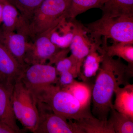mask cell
<instances>
[{"label":"cell","instance_id":"cell-1","mask_svg":"<svg viewBox=\"0 0 133 133\" xmlns=\"http://www.w3.org/2000/svg\"><path fill=\"white\" fill-rule=\"evenodd\" d=\"M92 92V114L97 118L107 121L113 106L112 99L115 90L122 85L130 84L133 67L126 65L121 58L114 59L104 54Z\"/></svg>","mask_w":133,"mask_h":133},{"label":"cell","instance_id":"cell-2","mask_svg":"<svg viewBox=\"0 0 133 133\" xmlns=\"http://www.w3.org/2000/svg\"><path fill=\"white\" fill-rule=\"evenodd\" d=\"M70 3V0H44L27 21L20 19L18 27L31 41L65 18Z\"/></svg>","mask_w":133,"mask_h":133},{"label":"cell","instance_id":"cell-3","mask_svg":"<svg viewBox=\"0 0 133 133\" xmlns=\"http://www.w3.org/2000/svg\"><path fill=\"white\" fill-rule=\"evenodd\" d=\"M35 99L37 102L43 104L68 120L77 121L93 115L90 109L84 108L70 93L58 85L49 86Z\"/></svg>","mask_w":133,"mask_h":133},{"label":"cell","instance_id":"cell-4","mask_svg":"<svg viewBox=\"0 0 133 133\" xmlns=\"http://www.w3.org/2000/svg\"><path fill=\"white\" fill-rule=\"evenodd\" d=\"M85 28L91 40L97 45H101L102 37L111 38L114 42L133 45V16H102Z\"/></svg>","mask_w":133,"mask_h":133},{"label":"cell","instance_id":"cell-5","mask_svg":"<svg viewBox=\"0 0 133 133\" xmlns=\"http://www.w3.org/2000/svg\"><path fill=\"white\" fill-rule=\"evenodd\" d=\"M57 24L29 41L25 58L26 65L44 64L48 60V64L52 65L66 57L70 49H61L54 44L50 39L51 31Z\"/></svg>","mask_w":133,"mask_h":133},{"label":"cell","instance_id":"cell-6","mask_svg":"<svg viewBox=\"0 0 133 133\" xmlns=\"http://www.w3.org/2000/svg\"><path fill=\"white\" fill-rule=\"evenodd\" d=\"M55 66L49 64H33L24 69L21 80L26 88L35 97L44 89L58 81Z\"/></svg>","mask_w":133,"mask_h":133},{"label":"cell","instance_id":"cell-7","mask_svg":"<svg viewBox=\"0 0 133 133\" xmlns=\"http://www.w3.org/2000/svg\"><path fill=\"white\" fill-rule=\"evenodd\" d=\"M37 104L39 118L34 133H84L75 122L56 114L42 103Z\"/></svg>","mask_w":133,"mask_h":133},{"label":"cell","instance_id":"cell-8","mask_svg":"<svg viewBox=\"0 0 133 133\" xmlns=\"http://www.w3.org/2000/svg\"><path fill=\"white\" fill-rule=\"evenodd\" d=\"M72 20L74 35L69 49L71 51V55L76 60L79 75L81 77V69L83 62L95 43L93 42L87 35L85 26L75 19Z\"/></svg>","mask_w":133,"mask_h":133},{"label":"cell","instance_id":"cell-9","mask_svg":"<svg viewBox=\"0 0 133 133\" xmlns=\"http://www.w3.org/2000/svg\"><path fill=\"white\" fill-rule=\"evenodd\" d=\"M8 32L0 29V42L5 45L16 60L22 66L26 67L25 58L29 40L22 31Z\"/></svg>","mask_w":133,"mask_h":133},{"label":"cell","instance_id":"cell-10","mask_svg":"<svg viewBox=\"0 0 133 133\" xmlns=\"http://www.w3.org/2000/svg\"><path fill=\"white\" fill-rule=\"evenodd\" d=\"M15 84L0 79V121L7 124L16 133H22L17 124L12 107V93Z\"/></svg>","mask_w":133,"mask_h":133},{"label":"cell","instance_id":"cell-11","mask_svg":"<svg viewBox=\"0 0 133 133\" xmlns=\"http://www.w3.org/2000/svg\"><path fill=\"white\" fill-rule=\"evenodd\" d=\"M25 68L16 60L0 42V79L15 84L21 79Z\"/></svg>","mask_w":133,"mask_h":133},{"label":"cell","instance_id":"cell-12","mask_svg":"<svg viewBox=\"0 0 133 133\" xmlns=\"http://www.w3.org/2000/svg\"><path fill=\"white\" fill-rule=\"evenodd\" d=\"M39 114L35 99L26 88L22 115L20 122L26 129L34 133L37 127Z\"/></svg>","mask_w":133,"mask_h":133},{"label":"cell","instance_id":"cell-13","mask_svg":"<svg viewBox=\"0 0 133 133\" xmlns=\"http://www.w3.org/2000/svg\"><path fill=\"white\" fill-rule=\"evenodd\" d=\"M73 23L72 20L63 18L54 27L50 36L51 41L62 49L69 48L73 38Z\"/></svg>","mask_w":133,"mask_h":133},{"label":"cell","instance_id":"cell-14","mask_svg":"<svg viewBox=\"0 0 133 133\" xmlns=\"http://www.w3.org/2000/svg\"><path fill=\"white\" fill-rule=\"evenodd\" d=\"M115 94L114 109L133 119V85L129 84L118 87Z\"/></svg>","mask_w":133,"mask_h":133},{"label":"cell","instance_id":"cell-15","mask_svg":"<svg viewBox=\"0 0 133 133\" xmlns=\"http://www.w3.org/2000/svg\"><path fill=\"white\" fill-rule=\"evenodd\" d=\"M97 49L98 52L108 56H117L128 62V65L133 66V45L124 43L114 42L111 45L107 44V39L104 38Z\"/></svg>","mask_w":133,"mask_h":133},{"label":"cell","instance_id":"cell-16","mask_svg":"<svg viewBox=\"0 0 133 133\" xmlns=\"http://www.w3.org/2000/svg\"><path fill=\"white\" fill-rule=\"evenodd\" d=\"M101 9L104 16H133V0H107Z\"/></svg>","mask_w":133,"mask_h":133},{"label":"cell","instance_id":"cell-17","mask_svg":"<svg viewBox=\"0 0 133 133\" xmlns=\"http://www.w3.org/2000/svg\"><path fill=\"white\" fill-rule=\"evenodd\" d=\"M74 122L84 133H115L108 120H101L93 115Z\"/></svg>","mask_w":133,"mask_h":133},{"label":"cell","instance_id":"cell-18","mask_svg":"<svg viewBox=\"0 0 133 133\" xmlns=\"http://www.w3.org/2000/svg\"><path fill=\"white\" fill-rule=\"evenodd\" d=\"M62 88L70 93L84 108L90 109L92 90L87 84L74 80L70 84Z\"/></svg>","mask_w":133,"mask_h":133},{"label":"cell","instance_id":"cell-19","mask_svg":"<svg viewBox=\"0 0 133 133\" xmlns=\"http://www.w3.org/2000/svg\"><path fill=\"white\" fill-rule=\"evenodd\" d=\"M107 0H70L65 15L67 20L75 19L78 15L94 8L101 9Z\"/></svg>","mask_w":133,"mask_h":133},{"label":"cell","instance_id":"cell-20","mask_svg":"<svg viewBox=\"0 0 133 133\" xmlns=\"http://www.w3.org/2000/svg\"><path fill=\"white\" fill-rule=\"evenodd\" d=\"M99 46L95 43L83 62V73L81 77L84 80L95 76L99 69L104 55L98 52Z\"/></svg>","mask_w":133,"mask_h":133},{"label":"cell","instance_id":"cell-21","mask_svg":"<svg viewBox=\"0 0 133 133\" xmlns=\"http://www.w3.org/2000/svg\"><path fill=\"white\" fill-rule=\"evenodd\" d=\"M109 121L115 133H133V119L116 111L112 107L109 112Z\"/></svg>","mask_w":133,"mask_h":133},{"label":"cell","instance_id":"cell-22","mask_svg":"<svg viewBox=\"0 0 133 133\" xmlns=\"http://www.w3.org/2000/svg\"><path fill=\"white\" fill-rule=\"evenodd\" d=\"M3 31L10 32L15 31L19 23L20 14L16 8L8 2L3 5L2 10Z\"/></svg>","mask_w":133,"mask_h":133},{"label":"cell","instance_id":"cell-23","mask_svg":"<svg viewBox=\"0 0 133 133\" xmlns=\"http://www.w3.org/2000/svg\"><path fill=\"white\" fill-rule=\"evenodd\" d=\"M26 88L21 79L15 83L12 96L13 110L16 119L21 120Z\"/></svg>","mask_w":133,"mask_h":133},{"label":"cell","instance_id":"cell-24","mask_svg":"<svg viewBox=\"0 0 133 133\" xmlns=\"http://www.w3.org/2000/svg\"><path fill=\"white\" fill-rule=\"evenodd\" d=\"M44 0H7L19 11L22 21L26 22Z\"/></svg>","mask_w":133,"mask_h":133},{"label":"cell","instance_id":"cell-25","mask_svg":"<svg viewBox=\"0 0 133 133\" xmlns=\"http://www.w3.org/2000/svg\"><path fill=\"white\" fill-rule=\"evenodd\" d=\"M56 65L55 68L57 74L64 72L71 71L77 73L79 76L77 63L71 55L69 57H65L59 59L56 63Z\"/></svg>","mask_w":133,"mask_h":133},{"label":"cell","instance_id":"cell-26","mask_svg":"<svg viewBox=\"0 0 133 133\" xmlns=\"http://www.w3.org/2000/svg\"><path fill=\"white\" fill-rule=\"evenodd\" d=\"M60 75L59 79V85H58L61 88H63L69 85L74 81V78L76 77L74 74L70 71L64 72L59 74Z\"/></svg>","mask_w":133,"mask_h":133},{"label":"cell","instance_id":"cell-27","mask_svg":"<svg viewBox=\"0 0 133 133\" xmlns=\"http://www.w3.org/2000/svg\"><path fill=\"white\" fill-rule=\"evenodd\" d=\"M0 133H16L7 124L0 121Z\"/></svg>","mask_w":133,"mask_h":133},{"label":"cell","instance_id":"cell-28","mask_svg":"<svg viewBox=\"0 0 133 133\" xmlns=\"http://www.w3.org/2000/svg\"><path fill=\"white\" fill-rule=\"evenodd\" d=\"M5 3H0V25L2 23V10L3 5Z\"/></svg>","mask_w":133,"mask_h":133},{"label":"cell","instance_id":"cell-29","mask_svg":"<svg viewBox=\"0 0 133 133\" xmlns=\"http://www.w3.org/2000/svg\"><path fill=\"white\" fill-rule=\"evenodd\" d=\"M7 2V0H0V3H5Z\"/></svg>","mask_w":133,"mask_h":133}]
</instances>
